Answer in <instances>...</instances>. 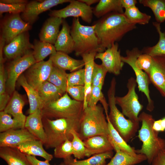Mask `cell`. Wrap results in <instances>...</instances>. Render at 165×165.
<instances>
[{"label":"cell","mask_w":165,"mask_h":165,"mask_svg":"<svg viewBox=\"0 0 165 165\" xmlns=\"http://www.w3.org/2000/svg\"><path fill=\"white\" fill-rule=\"evenodd\" d=\"M93 24L101 52L111 47L128 32L137 28L136 24L129 22L123 13L116 12L105 15Z\"/></svg>","instance_id":"1"},{"label":"cell","mask_w":165,"mask_h":165,"mask_svg":"<svg viewBox=\"0 0 165 165\" xmlns=\"http://www.w3.org/2000/svg\"><path fill=\"white\" fill-rule=\"evenodd\" d=\"M81 116L55 119L42 117L46 135V141L43 145L46 148H55L67 139L72 141L73 136L71 132L75 130L78 132Z\"/></svg>","instance_id":"2"},{"label":"cell","mask_w":165,"mask_h":165,"mask_svg":"<svg viewBox=\"0 0 165 165\" xmlns=\"http://www.w3.org/2000/svg\"><path fill=\"white\" fill-rule=\"evenodd\" d=\"M138 119L141 126L138 131V136L142 145L140 149L136 150V152L137 154L145 155L150 165L158 153L165 148V139L159 137V132L153 129L155 120L151 115L142 112L139 115Z\"/></svg>","instance_id":"3"},{"label":"cell","mask_w":165,"mask_h":165,"mask_svg":"<svg viewBox=\"0 0 165 165\" xmlns=\"http://www.w3.org/2000/svg\"><path fill=\"white\" fill-rule=\"evenodd\" d=\"M102 105L88 106L83 109L79 130L78 133L83 141L97 135H108L109 131L108 123Z\"/></svg>","instance_id":"4"},{"label":"cell","mask_w":165,"mask_h":165,"mask_svg":"<svg viewBox=\"0 0 165 165\" xmlns=\"http://www.w3.org/2000/svg\"><path fill=\"white\" fill-rule=\"evenodd\" d=\"M116 82L113 77L107 92L108 104L110 111L108 117L112 125L127 142H129L135 135L139 128V123L126 119L118 109L116 103Z\"/></svg>","instance_id":"5"},{"label":"cell","mask_w":165,"mask_h":165,"mask_svg":"<svg viewBox=\"0 0 165 165\" xmlns=\"http://www.w3.org/2000/svg\"><path fill=\"white\" fill-rule=\"evenodd\" d=\"M94 25L90 26L81 24L79 18H74L70 34L75 43V54L76 56L93 52L100 53Z\"/></svg>","instance_id":"6"},{"label":"cell","mask_w":165,"mask_h":165,"mask_svg":"<svg viewBox=\"0 0 165 165\" xmlns=\"http://www.w3.org/2000/svg\"><path fill=\"white\" fill-rule=\"evenodd\" d=\"M41 110L42 117L51 119L78 118L82 116L83 103L72 99L66 92L58 100L44 104Z\"/></svg>","instance_id":"7"},{"label":"cell","mask_w":165,"mask_h":165,"mask_svg":"<svg viewBox=\"0 0 165 165\" xmlns=\"http://www.w3.org/2000/svg\"><path fill=\"white\" fill-rule=\"evenodd\" d=\"M137 85L136 79L130 77L127 85V93L123 97L116 96L115 100L116 104L120 107L124 116L133 122L139 123V114L143 106L140 103L136 92Z\"/></svg>","instance_id":"8"},{"label":"cell","mask_w":165,"mask_h":165,"mask_svg":"<svg viewBox=\"0 0 165 165\" xmlns=\"http://www.w3.org/2000/svg\"><path fill=\"white\" fill-rule=\"evenodd\" d=\"M126 56H122V60L124 63L128 64L133 69L136 76V80L139 90L143 93L148 100L146 109L152 112L154 109V102L150 95L149 85L151 83L147 74L138 68L136 65V60L139 55L142 53V51L137 47H134L131 50L126 51Z\"/></svg>","instance_id":"9"},{"label":"cell","mask_w":165,"mask_h":165,"mask_svg":"<svg viewBox=\"0 0 165 165\" xmlns=\"http://www.w3.org/2000/svg\"><path fill=\"white\" fill-rule=\"evenodd\" d=\"M36 62L31 50L22 56L12 60L9 63L6 71V90L10 95L15 90L16 82L19 77Z\"/></svg>","instance_id":"10"},{"label":"cell","mask_w":165,"mask_h":165,"mask_svg":"<svg viewBox=\"0 0 165 165\" xmlns=\"http://www.w3.org/2000/svg\"><path fill=\"white\" fill-rule=\"evenodd\" d=\"M1 24L0 37L4 40L6 44L9 43L19 35L31 28V25L24 21L20 14H11L6 16Z\"/></svg>","instance_id":"11"},{"label":"cell","mask_w":165,"mask_h":165,"mask_svg":"<svg viewBox=\"0 0 165 165\" xmlns=\"http://www.w3.org/2000/svg\"><path fill=\"white\" fill-rule=\"evenodd\" d=\"M93 8L79 0H72L65 7L59 10H51L50 16L57 17L63 19L68 17H80L83 21L90 24L93 17Z\"/></svg>","instance_id":"12"},{"label":"cell","mask_w":165,"mask_h":165,"mask_svg":"<svg viewBox=\"0 0 165 165\" xmlns=\"http://www.w3.org/2000/svg\"><path fill=\"white\" fill-rule=\"evenodd\" d=\"M53 64L49 59L47 61L36 62L26 71L24 75L28 83L37 90L47 81L51 72Z\"/></svg>","instance_id":"13"},{"label":"cell","mask_w":165,"mask_h":165,"mask_svg":"<svg viewBox=\"0 0 165 165\" xmlns=\"http://www.w3.org/2000/svg\"><path fill=\"white\" fill-rule=\"evenodd\" d=\"M71 0H44L28 2L20 16L25 22L31 25L38 19L39 15L58 5L70 2Z\"/></svg>","instance_id":"14"},{"label":"cell","mask_w":165,"mask_h":165,"mask_svg":"<svg viewBox=\"0 0 165 165\" xmlns=\"http://www.w3.org/2000/svg\"><path fill=\"white\" fill-rule=\"evenodd\" d=\"M99 59L108 72L117 75L120 73L124 63L122 60L120 50L116 42L104 52L97 53L95 59Z\"/></svg>","instance_id":"15"},{"label":"cell","mask_w":165,"mask_h":165,"mask_svg":"<svg viewBox=\"0 0 165 165\" xmlns=\"http://www.w3.org/2000/svg\"><path fill=\"white\" fill-rule=\"evenodd\" d=\"M33 45L29 41L28 31L24 32L15 38L4 47L3 54L6 58L12 60L22 56L33 49Z\"/></svg>","instance_id":"16"},{"label":"cell","mask_w":165,"mask_h":165,"mask_svg":"<svg viewBox=\"0 0 165 165\" xmlns=\"http://www.w3.org/2000/svg\"><path fill=\"white\" fill-rule=\"evenodd\" d=\"M38 140L25 128L11 129L0 133V147L17 148L27 141Z\"/></svg>","instance_id":"17"},{"label":"cell","mask_w":165,"mask_h":165,"mask_svg":"<svg viewBox=\"0 0 165 165\" xmlns=\"http://www.w3.org/2000/svg\"><path fill=\"white\" fill-rule=\"evenodd\" d=\"M153 63L148 75L151 83L165 98V58L153 57Z\"/></svg>","instance_id":"18"},{"label":"cell","mask_w":165,"mask_h":165,"mask_svg":"<svg viewBox=\"0 0 165 165\" xmlns=\"http://www.w3.org/2000/svg\"><path fill=\"white\" fill-rule=\"evenodd\" d=\"M83 141L85 147V157H90L95 154L114 150L108 135L95 136Z\"/></svg>","instance_id":"19"},{"label":"cell","mask_w":165,"mask_h":165,"mask_svg":"<svg viewBox=\"0 0 165 165\" xmlns=\"http://www.w3.org/2000/svg\"><path fill=\"white\" fill-rule=\"evenodd\" d=\"M63 19L50 16L44 23L39 34V40L54 45L60 32Z\"/></svg>","instance_id":"20"},{"label":"cell","mask_w":165,"mask_h":165,"mask_svg":"<svg viewBox=\"0 0 165 165\" xmlns=\"http://www.w3.org/2000/svg\"><path fill=\"white\" fill-rule=\"evenodd\" d=\"M49 59L53 64L64 70L72 72L82 69L84 66L82 60L75 59L68 54L59 51L50 55Z\"/></svg>","instance_id":"21"},{"label":"cell","mask_w":165,"mask_h":165,"mask_svg":"<svg viewBox=\"0 0 165 165\" xmlns=\"http://www.w3.org/2000/svg\"><path fill=\"white\" fill-rule=\"evenodd\" d=\"M42 119L41 110L38 109L27 117L24 128L44 144L46 141V135Z\"/></svg>","instance_id":"22"},{"label":"cell","mask_w":165,"mask_h":165,"mask_svg":"<svg viewBox=\"0 0 165 165\" xmlns=\"http://www.w3.org/2000/svg\"><path fill=\"white\" fill-rule=\"evenodd\" d=\"M62 25L54 46L57 51L70 54L75 50L74 42L70 34L71 27L64 19L63 20Z\"/></svg>","instance_id":"23"},{"label":"cell","mask_w":165,"mask_h":165,"mask_svg":"<svg viewBox=\"0 0 165 165\" xmlns=\"http://www.w3.org/2000/svg\"><path fill=\"white\" fill-rule=\"evenodd\" d=\"M111 143L116 154L106 165H135L147 160L144 154H137L136 156H132L120 150L115 143Z\"/></svg>","instance_id":"24"},{"label":"cell","mask_w":165,"mask_h":165,"mask_svg":"<svg viewBox=\"0 0 165 165\" xmlns=\"http://www.w3.org/2000/svg\"><path fill=\"white\" fill-rule=\"evenodd\" d=\"M25 104L23 97L15 90L3 111L24 126L27 117L24 114L22 110Z\"/></svg>","instance_id":"25"},{"label":"cell","mask_w":165,"mask_h":165,"mask_svg":"<svg viewBox=\"0 0 165 165\" xmlns=\"http://www.w3.org/2000/svg\"><path fill=\"white\" fill-rule=\"evenodd\" d=\"M17 82L25 90L28 96L29 104L28 113L31 114L38 109L41 110L44 105L37 91L27 82L24 75L22 74L19 78Z\"/></svg>","instance_id":"26"},{"label":"cell","mask_w":165,"mask_h":165,"mask_svg":"<svg viewBox=\"0 0 165 165\" xmlns=\"http://www.w3.org/2000/svg\"><path fill=\"white\" fill-rule=\"evenodd\" d=\"M97 53L93 52L83 54L81 56L84 63L85 97L83 102V109L87 106V97L92 86V78L95 64L94 60Z\"/></svg>","instance_id":"27"},{"label":"cell","mask_w":165,"mask_h":165,"mask_svg":"<svg viewBox=\"0 0 165 165\" xmlns=\"http://www.w3.org/2000/svg\"><path fill=\"white\" fill-rule=\"evenodd\" d=\"M0 157L8 165H31L26 155L17 148L0 147Z\"/></svg>","instance_id":"28"},{"label":"cell","mask_w":165,"mask_h":165,"mask_svg":"<svg viewBox=\"0 0 165 165\" xmlns=\"http://www.w3.org/2000/svg\"><path fill=\"white\" fill-rule=\"evenodd\" d=\"M43 145L41 141L36 140L21 143L17 148L26 155L39 156L50 161L53 159V156L45 151Z\"/></svg>","instance_id":"29"},{"label":"cell","mask_w":165,"mask_h":165,"mask_svg":"<svg viewBox=\"0 0 165 165\" xmlns=\"http://www.w3.org/2000/svg\"><path fill=\"white\" fill-rule=\"evenodd\" d=\"M93 11V14L99 18L112 12H124L121 0H100Z\"/></svg>","instance_id":"30"},{"label":"cell","mask_w":165,"mask_h":165,"mask_svg":"<svg viewBox=\"0 0 165 165\" xmlns=\"http://www.w3.org/2000/svg\"><path fill=\"white\" fill-rule=\"evenodd\" d=\"M37 91L44 104L56 101L65 94L47 81L44 82Z\"/></svg>","instance_id":"31"},{"label":"cell","mask_w":165,"mask_h":165,"mask_svg":"<svg viewBox=\"0 0 165 165\" xmlns=\"http://www.w3.org/2000/svg\"><path fill=\"white\" fill-rule=\"evenodd\" d=\"M113 154L111 151L95 154L85 160H77L71 156L64 160L69 165H106V160L111 159Z\"/></svg>","instance_id":"32"},{"label":"cell","mask_w":165,"mask_h":165,"mask_svg":"<svg viewBox=\"0 0 165 165\" xmlns=\"http://www.w3.org/2000/svg\"><path fill=\"white\" fill-rule=\"evenodd\" d=\"M152 24L159 34V41L153 46L144 48L141 50L142 53L147 54L152 57L165 58V32L162 31L160 24L154 22Z\"/></svg>","instance_id":"33"},{"label":"cell","mask_w":165,"mask_h":165,"mask_svg":"<svg viewBox=\"0 0 165 165\" xmlns=\"http://www.w3.org/2000/svg\"><path fill=\"white\" fill-rule=\"evenodd\" d=\"M33 45L32 54L36 62L44 61L47 56L57 52L54 45L40 40L35 39Z\"/></svg>","instance_id":"34"},{"label":"cell","mask_w":165,"mask_h":165,"mask_svg":"<svg viewBox=\"0 0 165 165\" xmlns=\"http://www.w3.org/2000/svg\"><path fill=\"white\" fill-rule=\"evenodd\" d=\"M106 118L109 131L108 137L110 142L115 143L121 150L132 156H136L137 154L136 152V149L127 144V142L113 127L108 118Z\"/></svg>","instance_id":"35"},{"label":"cell","mask_w":165,"mask_h":165,"mask_svg":"<svg viewBox=\"0 0 165 165\" xmlns=\"http://www.w3.org/2000/svg\"><path fill=\"white\" fill-rule=\"evenodd\" d=\"M139 2L151 9L157 22L161 24L165 21V0H139Z\"/></svg>","instance_id":"36"},{"label":"cell","mask_w":165,"mask_h":165,"mask_svg":"<svg viewBox=\"0 0 165 165\" xmlns=\"http://www.w3.org/2000/svg\"><path fill=\"white\" fill-rule=\"evenodd\" d=\"M67 75L68 73L65 71L53 65L47 81L53 84L65 93L67 87Z\"/></svg>","instance_id":"37"},{"label":"cell","mask_w":165,"mask_h":165,"mask_svg":"<svg viewBox=\"0 0 165 165\" xmlns=\"http://www.w3.org/2000/svg\"><path fill=\"white\" fill-rule=\"evenodd\" d=\"M123 14L129 22L136 24H148L151 18V16L141 12L136 6L125 9Z\"/></svg>","instance_id":"38"},{"label":"cell","mask_w":165,"mask_h":165,"mask_svg":"<svg viewBox=\"0 0 165 165\" xmlns=\"http://www.w3.org/2000/svg\"><path fill=\"white\" fill-rule=\"evenodd\" d=\"M102 89L96 86H92L90 92L87 97V106L93 107L100 101L104 108L106 116L108 115V105L102 91Z\"/></svg>","instance_id":"39"},{"label":"cell","mask_w":165,"mask_h":165,"mask_svg":"<svg viewBox=\"0 0 165 165\" xmlns=\"http://www.w3.org/2000/svg\"><path fill=\"white\" fill-rule=\"evenodd\" d=\"M4 63L0 62V111H4L10 98L6 90L7 75Z\"/></svg>","instance_id":"40"},{"label":"cell","mask_w":165,"mask_h":165,"mask_svg":"<svg viewBox=\"0 0 165 165\" xmlns=\"http://www.w3.org/2000/svg\"><path fill=\"white\" fill-rule=\"evenodd\" d=\"M24 128V126L19 122L12 118L11 115L3 111L0 112V132H3L11 129Z\"/></svg>","instance_id":"41"},{"label":"cell","mask_w":165,"mask_h":165,"mask_svg":"<svg viewBox=\"0 0 165 165\" xmlns=\"http://www.w3.org/2000/svg\"><path fill=\"white\" fill-rule=\"evenodd\" d=\"M71 133L73 136L72 141L73 155L75 159H83L85 157V147L84 141L75 130H72Z\"/></svg>","instance_id":"42"},{"label":"cell","mask_w":165,"mask_h":165,"mask_svg":"<svg viewBox=\"0 0 165 165\" xmlns=\"http://www.w3.org/2000/svg\"><path fill=\"white\" fill-rule=\"evenodd\" d=\"M107 72L102 64H98L95 62L92 76V86H98L102 89Z\"/></svg>","instance_id":"43"},{"label":"cell","mask_w":165,"mask_h":165,"mask_svg":"<svg viewBox=\"0 0 165 165\" xmlns=\"http://www.w3.org/2000/svg\"><path fill=\"white\" fill-rule=\"evenodd\" d=\"M73 155L72 141L67 139L54 149V156L58 158L66 159Z\"/></svg>","instance_id":"44"},{"label":"cell","mask_w":165,"mask_h":165,"mask_svg":"<svg viewBox=\"0 0 165 165\" xmlns=\"http://www.w3.org/2000/svg\"><path fill=\"white\" fill-rule=\"evenodd\" d=\"M85 85V70L82 68L68 73V86H83Z\"/></svg>","instance_id":"45"},{"label":"cell","mask_w":165,"mask_h":165,"mask_svg":"<svg viewBox=\"0 0 165 165\" xmlns=\"http://www.w3.org/2000/svg\"><path fill=\"white\" fill-rule=\"evenodd\" d=\"M153 61L152 57L147 54L142 53L137 58L135 64L138 68L148 75L152 68Z\"/></svg>","instance_id":"46"},{"label":"cell","mask_w":165,"mask_h":165,"mask_svg":"<svg viewBox=\"0 0 165 165\" xmlns=\"http://www.w3.org/2000/svg\"><path fill=\"white\" fill-rule=\"evenodd\" d=\"M26 4H5L0 3V14L4 13L12 14H20L24 10Z\"/></svg>","instance_id":"47"},{"label":"cell","mask_w":165,"mask_h":165,"mask_svg":"<svg viewBox=\"0 0 165 165\" xmlns=\"http://www.w3.org/2000/svg\"><path fill=\"white\" fill-rule=\"evenodd\" d=\"M85 89L83 86H68L66 92L68 93L73 99L83 102L85 97Z\"/></svg>","instance_id":"48"},{"label":"cell","mask_w":165,"mask_h":165,"mask_svg":"<svg viewBox=\"0 0 165 165\" xmlns=\"http://www.w3.org/2000/svg\"><path fill=\"white\" fill-rule=\"evenodd\" d=\"M151 165H165V148L160 150L153 159Z\"/></svg>","instance_id":"49"},{"label":"cell","mask_w":165,"mask_h":165,"mask_svg":"<svg viewBox=\"0 0 165 165\" xmlns=\"http://www.w3.org/2000/svg\"><path fill=\"white\" fill-rule=\"evenodd\" d=\"M31 165H51L48 160L41 161L38 160L35 156L26 155Z\"/></svg>","instance_id":"50"},{"label":"cell","mask_w":165,"mask_h":165,"mask_svg":"<svg viewBox=\"0 0 165 165\" xmlns=\"http://www.w3.org/2000/svg\"><path fill=\"white\" fill-rule=\"evenodd\" d=\"M153 128L155 130L158 132L165 131V117L157 120H155L153 124Z\"/></svg>","instance_id":"51"},{"label":"cell","mask_w":165,"mask_h":165,"mask_svg":"<svg viewBox=\"0 0 165 165\" xmlns=\"http://www.w3.org/2000/svg\"><path fill=\"white\" fill-rule=\"evenodd\" d=\"M121 2L122 7L125 9L136 6L137 1L136 0H121Z\"/></svg>","instance_id":"52"},{"label":"cell","mask_w":165,"mask_h":165,"mask_svg":"<svg viewBox=\"0 0 165 165\" xmlns=\"http://www.w3.org/2000/svg\"><path fill=\"white\" fill-rule=\"evenodd\" d=\"M28 1L25 0H0V3L5 4H26Z\"/></svg>","instance_id":"53"},{"label":"cell","mask_w":165,"mask_h":165,"mask_svg":"<svg viewBox=\"0 0 165 165\" xmlns=\"http://www.w3.org/2000/svg\"><path fill=\"white\" fill-rule=\"evenodd\" d=\"M79 1L85 3L87 5L90 6L99 2V0H79Z\"/></svg>","instance_id":"54"},{"label":"cell","mask_w":165,"mask_h":165,"mask_svg":"<svg viewBox=\"0 0 165 165\" xmlns=\"http://www.w3.org/2000/svg\"><path fill=\"white\" fill-rule=\"evenodd\" d=\"M59 165H69L64 160V161L60 163Z\"/></svg>","instance_id":"55"}]
</instances>
